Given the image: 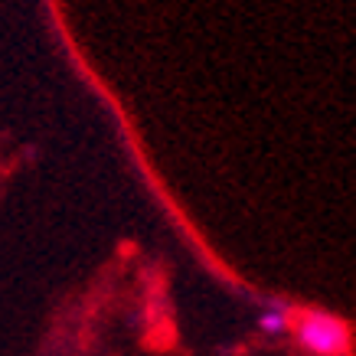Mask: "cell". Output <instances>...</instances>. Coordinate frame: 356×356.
Wrapping results in <instances>:
<instances>
[{"label": "cell", "mask_w": 356, "mask_h": 356, "mask_svg": "<svg viewBox=\"0 0 356 356\" xmlns=\"http://www.w3.org/2000/svg\"><path fill=\"white\" fill-rule=\"evenodd\" d=\"M291 330L298 337V343L314 356H346L353 346L350 324L330 311L301 307V311L291 314Z\"/></svg>", "instance_id": "cell-1"}, {"label": "cell", "mask_w": 356, "mask_h": 356, "mask_svg": "<svg viewBox=\"0 0 356 356\" xmlns=\"http://www.w3.org/2000/svg\"><path fill=\"white\" fill-rule=\"evenodd\" d=\"M291 314H294V307H288V304H268L259 317L261 334H271V337L288 334L291 330Z\"/></svg>", "instance_id": "cell-2"}]
</instances>
